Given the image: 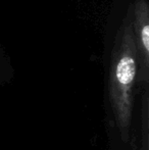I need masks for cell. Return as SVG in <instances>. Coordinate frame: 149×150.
<instances>
[{
	"instance_id": "3957f363",
	"label": "cell",
	"mask_w": 149,
	"mask_h": 150,
	"mask_svg": "<svg viewBox=\"0 0 149 150\" xmlns=\"http://www.w3.org/2000/svg\"><path fill=\"white\" fill-rule=\"evenodd\" d=\"M142 150H148V92L147 88L143 95V108H142Z\"/></svg>"
},
{
	"instance_id": "7a4b0ae2",
	"label": "cell",
	"mask_w": 149,
	"mask_h": 150,
	"mask_svg": "<svg viewBox=\"0 0 149 150\" xmlns=\"http://www.w3.org/2000/svg\"><path fill=\"white\" fill-rule=\"evenodd\" d=\"M131 10L132 27L139 59L137 83L147 88L149 79V5L147 0H135Z\"/></svg>"
},
{
	"instance_id": "6da1fadb",
	"label": "cell",
	"mask_w": 149,
	"mask_h": 150,
	"mask_svg": "<svg viewBox=\"0 0 149 150\" xmlns=\"http://www.w3.org/2000/svg\"><path fill=\"white\" fill-rule=\"evenodd\" d=\"M139 59L132 27V10L119 26L114 38L108 74V97L115 126L124 142L130 138Z\"/></svg>"
}]
</instances>
